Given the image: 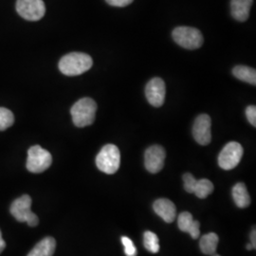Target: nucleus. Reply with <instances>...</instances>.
<instances>
[{"label":"nucleus","instance_id":"1","mask_svg":"<svg viewBox=\"0 0 256 256\" xmlns=\"http://www.w3.org/2000/svg\"><path fill=\"white\" fill-rule=\"evenodd\" d=\"M93 61L88 54L84 52H72L64 55L59 62V70L66 76H77L90 70Z\"/></svg>","mask_w":256,"mask_h":256},{"label":"nucleus","instance_id":"2","mask_svg":"<svg viewBox=\"0 0 256 256\" xmlns=\"http://www.w3.org/2000/svg\"><path fill=\"white\" fill-rule=\"evenodd\" d=\"M97 104L92 98H82L70 110L72 122L77 128H86L95 120Z\"/></svg>","mask_w":256,"mask_h":256},{"label":"nucleus","instance_id":"3","mask_svg":"<svg viewBox=\"0 0 256 256\" xmlns=\"http://www.w3.org/2000/svg\"><path fill=\"white\" fill-rule=\"evenodd\" d=\"M120 164V153L119 148L114 144H106L102 147L96 156V165L98 169L106 174H115Z\"/></svg>","mask_w":256,"mask_h":256},{"label":"nucleus","instance_id":"4","mask_svg":"<svg viewBox=\"0 0 256 256\" xmlns=\"http://www.w3.org/2000/svg\"><path fill=\"white\" fill-rule=\"evenodd\" d=\"M174 42L186 50H198L203 45L202 32L196 28L178 27L172 32Z\"/></svg>","mask_w":256,"mask_h":256},{"label":"nucleus","instance_id":"5","mask_svg":"<svg viewBox=\"0 0 256 256\" xmlns=\"http://www.w3.org/2000/svg\"><path fill=\"white\" fill-rule=\"evenodd\" d=\"M32 198L30 196L24 194L12 203L10 212L12 216L19 222H27L30 227H36L39 220L36 214L32 212Z\"/></svg>","mask_w":256,"mask_h":256},{"label":"nucleus","instance_id":"6","mask_svg":"<svg viewBox=\"0 0 256 256\" xmlns=\"http://www.w3.org/2000/svg\"><path fill=\"white\" fill-rule=\"evenodd\" d=\"M52 164V156L40 146H32L28 151L27 169L30 173L39 174L46 171Z\"/></svg>","mask_w":256,"mask_h":256},{"label":"nucleus","instance_id":"7","mask_svg":"<svg viewBox=\"0 0 256 256\" xmlns=\"http://www.w3.org/2000/svg\"><path fill=\"white\" fill-rule=\"evenodd\" d=\"M243 153L244 150L240 144L236 142H230L220 152L218 164L224 170H232L239 164Z\"/></svg>","mask_w":256,"mask_h":256},{"label":"nucleus","instance_id":"8","mask_svg":"<svg viewBox=\"0 0 256 256\" xmlns=\"http://www.w3.org/2000/svg\"><path fill=\"white\" fill-rule=\"evenodd\" d=\"M16 10L28 21H38L45 16L46 6L43 0H18Z\"/></svg>","mask_w":256,"mask_h":256},{"label":"nucleus","instance_id":"9","mask_svg":"<svg viewBox=\"0 0 256 256\" xmlns=\"http://www.w3.org/2000/svg\"><path fill=\"white\" fill-rule=\"evenodd\" d=\"M212 120L207 114L196 117L192 126V136L200 146H208L212 140Z\"/></svg>","mask_w":256,"mask_h":256},{"label":"nucleus","instance_id":"10","mask_svg":"<svg viewBox=\"0 0 256 256\" xmlns=\"http://www.w3.org/2000/svg\"><path fill=\"white\" fill-rule=\"evenodd\" d=\"M164 148L160 146H152L147 148L144 154V165L147 171L151 174H156L164 166Z\"/></svg>","mask_w":256,"mask_h":256},{"label":"nucleus","instance_id":"11","mask_svg":"<svg viewBox=\"0 0 256 256\" xmlns=\"http://www.w3.org/2000/svg\"><path fill=\"white\" fill-rule=\"evenodd\" d=\"M166 95L165 82L160 78H153L147 82L146 96L149 104L155 108H160L164 104Z\"/></svg>","mask_w":256,"mask_h":256},{"label":"nucleus","instance_id":"12","mask_svg":"<svg viewBox=\"0 0 256 256\" xmlns=\"http://www.w3.org/2000/svg\"><path fill=\"white\" fill-rule=\"evenodd\" d=\"M178 225L183 232H188L192 238L198 239L200 236V223L192 218V216L188 212H183L178 218Z\"/></svg>","mask_w":256,"mask_h":256},{"label":"nucleus","instance_id":"13","mask_svg":"<svg viewBox=\"0 0 256 256\" xmlns=\"http://www.w3.org/2000/svg\"><path fill=\"white\" fill-rule=\"evenodd\" d=\"M153 208L156 214L164 220L165 222L172 223L176 220V209L174 203L171 200L167 198L156 200L153 204Z\"/></svg>","mask_w":256,"mask_h":256},{"label":"nucleus","instance_id":"14","mask_svg":"<svg viewBox=\"0 0 256 256\" xmlns=\"http://www.w3.org/2000/svg\"><path fill=\"white\" fill-rule=\"evenodd\" d=\"M254 0H232L230 14L232 16L239 22L247 21L250 16V8Z\"/></svg>","mask_w":256,"mask_h":256},{"label":"nucleus","instance_id":"15","mask_svg":"<svg viewBox=\"0 0 256 256\" xmlns=\"http://www.w3.org/2000/svg\"><path fill=\"white\" fill-rule=\"evenodd\" d=\"M56 248L54 238H46L38 242L28 256H54Z\"/></svg>","mask_w":256,"mask_h":256},{"label":"nucleus","instance_id":"16","mask_svg":"<svg viewBox=\"0 0 256 256\" xmlns=\"http://www.w3.org/2000/svg\"><path fill=\"white\" fill-rule=\"evenodd\" d=\"M232 198L239 208H247L250 204V196L248 192L247 187L244 183L236 184L232 188Z\"/></svg>","mask_w":256,"mask_h":256},{"label":"nucleus","instance_id":"17","mask_svg":"<svg viewBox=\"0 0 256 256\" xmlns=\"http://www.w3.org/2000/svg\"><path fill=\"white\" fill-rule=\"evenodd\" d=\"M220 238L214 232H210L203 236L200 240V248L202 252L206 256H212L216 254Z\"/></svg>","mask_w":256,"mask_h":256},{"label":"nucleus","instance_id":"18","mask_svg":"<svg viewBox=\"0 0 256 256\" xmlns=\"http://www.w3.org/2000/svg\"><path fill=\"white\" fill-rule=\"evenodd\" d=\"M232 74L238 80L243 82L256 84V70L247 66H236L232 68Z\"/></svg>","mask_w":256,"mask_h":256},{"label":"nucleus","instance_id":"19","mask_svg":"<svg viewBox=\"0 0 256 256\" xmlns=\"http://www.w3.org/2000/svg\"><path fill=\"white\" fill-rule=\"evenodd\" d=\"M214 184L207 178H202L196 180L192 194H194L198 198H206L214 191Z\"/></svg>","mask_w":256,"mask_h":256},{"label":"nucleus","instance_id":"20","mask_svg":"<svg viewBox=\"0 0 256 256\" xmlns=\"http://www.w3.org/2000/svg\"><path fill=\"white\" fill-rule=\"evenodd\" d=\"M144 245L147 250H149L152 254H158L160 250V240L158 236L152 232L147 230L144 232Z\"/></svg>","mask_w":256,"mask_h":256},{"label":"nucleus","instance_id":"21","mask_svg":"<svg viewBox=\"0 0 256 256\" xmlns=\"http://www.w3.org/2000/svg\"><path fill=\"white\" fill-rule=\"evenodd\" d=\"M14 122V116L10 110L0 108V131L10 128Z\"/></svg>","mask_w":256,"mask_h":256},{"label":"nucleus","instance_id":"22","mask_svg":"<svg viewBox=\"0 0 256 256\" xmlns=\"http://www.w3.org/2000/svg\"><path fill=\"white\" fill-rule=\"evenodd\" d=\"M122 243L124 247V254L126 256H137V248L135 247L133 241L128 238V236H122Z\"/></svg>","mask_w":256,"mask_h":256},{"label":"nucleus","instance_id":"23","mask_svg":"<svg viewBox=\"0 0 256 256\" xmlns=\"http://www.w3.org/2000/svg\"><path fill=\"white\" fill-rule=\"evenodd\" d=\"M182 178L185 191L192 194L194 189V185H196L198 180H196V178L190 173H186V174H183Z\"/></svg>","mask_w":256,"mask_h":256},{"label":"nucleus","instance_id":"24","mask_svg":"<svg viewBox=\"0 0 256 256\" xmlns=\"http://www.w3.org/2000/svg\"><path fill=\"white\" fill-rule=\"evenodd\" d=\"M246 116L248 122L254 126H256V106H248L246 108Z\"/></svg>","mask_w":256,"mask_h":256},{"label":"nucleus","instance_id":"25","mask_svg":"<svg viewBox=\"0 0 256 256\" xmlns=\"http://www.w3.org/2000/svg\"><path fill=\"white\" fill-rule=\"evenodd\" d=\"M134 0H106V2L114 7H126L130 5Z\"/></svg>","mask_w":256,"mask_h":256},{"label":"nucleus","instance_id":"26","mask_svg":"<svg viewBox=\"0 0 256 256\" xmlns=\"http://www.w3.org/2000/svg\"><path fill=\"white\" fill-rule=\"evenodd\" d=\"M250 244L252 245L254 248H256V228H254V230H252V234H250Z\"/></svg>","mask_w":256,"mask_h":256},{"label":"nucleus","instance_id":"27","mask_svg":"<svg viewBox=\"0 0 256 256\" xmlns=\"http://www.w3.org/2000/svg\"><path fill=\"white\" fill-rule=\"evenodd\" d=\"M5 248H6V242L2 238V234H1V230H0V254L4 250Z\"/></svg>","mask_w":256,"mask_h":256},{"label":"nucleus","instance_id":"28","mask_svg":"<svg viewBox=\"0 0 256 256\" xmlns=\"http://www.w3.org/2000/svg\"><path fill=\"white\" fill-rule=\"evenodd\" d=\"M254 248V247H252V244H248L247 245V250H252Z\"/></svg>","mask_w":256,"mask_h":256},{"label":"nucleus","instance_id":"29","mask_svg":"<svg viewBox=\"0 0 256 256\" xmlns=\"http://www.w3.org/2000/svg\"><path fill=\"white\" fill-rule=\"evenodd\" d=\"M212 256H220V254H214Z\"/></svg>","mask_w":256,"mask_h":256}]
</instances>
